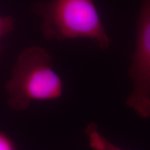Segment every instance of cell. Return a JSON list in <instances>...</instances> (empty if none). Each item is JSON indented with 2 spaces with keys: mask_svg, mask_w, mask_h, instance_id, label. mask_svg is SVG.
<instances>
[{
  "mask_svg": "<svg viewBox=\"0 0 150 150\" xmlns=\"http://www.w3.org/2000/svg\"><path fill=\"white\" fill-rule=\"evenodd\" d=\"M61 78L54 70L52 56L45 48L29 47L18 56L5 84L7 103L16 111H24L33 102L57 99L63 94Z\"/></svg>",
  "mask_w": 150,
  "mask_h": 150,
  "instance_id": "obj_1",
  "label": "cell"
},
{
  "mask_svg": "<svg viewBox=\"0 0 150 150\" xmlns=\"http://www.w3.org/2000/svg\"><path fill=\"white\" fill-rule=\"evenodd\" d=\"M32 11L42 18L41 32L47 40L63 41L88 38L106 50L110 38L93 0L35 1Z\"/></svg>",
  "mask_w": 150,
  "mask_h": 150,
  "instance_id": "obj_2",
  "label": "cell"
},
{
  "mask_svg": "<svg viewBox=\"0 0 150 150\" xmlns=\"http://www.w3.org/2000/svg\"><path fill=\"white\" fill-rule=\"evenodd\" d=\"M133 89L126 104L140 118L150 117V0H142L136 47L129 68Z\"/></svg>",
  "mask_w": 150,
  "mask_h": 150,
  "instance_id": "obj_3",
  "label": "cell"
},
{
  "mask_svg": "<svg viewBox=\"0 0 150 150\" xmlns=\"http://www.w3.org/2000/svg\"><path fill=\"white\" fill-rule=\"evenodd\" d=\"M85 134L88 137L90 147L93 150H125L106 139L99 131L97 125L91 122L86 127Z\"/></svg>",
  "mask_w": 150,
  "mask_h": 150,
  "instance_id": "obj_4",
  "label": "cell"
},
{
  "mask_svg": "<svg viewBox=\"0 0 150 150\" xmlns=\"http://www.w3.org/2000/svg\"><path fill=\"white\" fill-rule=\"evenodd\" d=\"M14 27V20L11 16H0V40L8 34Z\"/></svg>",
  "mask_w": 150,
  "mask_h": 150,
  "instance_id": "obj_5",
  "label": "cell"
},
{
  "mask_svg": "<svg viewBox=\"0 0 150 150\" xmlns=\"http://www.w3.org/2000/svg\"><path fill=\"white\" fill-rule=\"evenodd\" d=\"M0 150H16L13 140L2 131H0Z\"/></svg>",
  "mask_w": 150,
  "mask_h": 150,
  "instance_id": "obj_6",
  "label": "cell"
},
{
  "mask_svg": "<svg viewBox=\"0 0 150 150\" xmlns=\"http://www.w3.org/2000/svg\"><path fill=\"white\" fill-rule=\"evenodd\" d=\"M0 50H1V46H0Z\"/></svg>",
  "mask_w": 150,
  "mask_h": 150,
  "instance_id": "obj_7",
  "label": "cell"
}]
</instances>
